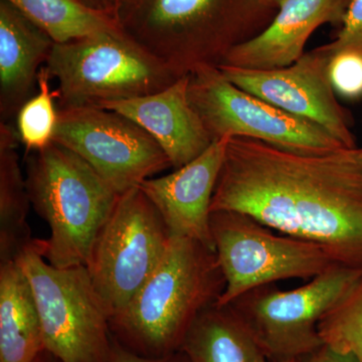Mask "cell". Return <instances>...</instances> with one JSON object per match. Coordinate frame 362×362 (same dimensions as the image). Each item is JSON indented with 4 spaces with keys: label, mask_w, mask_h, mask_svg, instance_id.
Wrapping results in <instances>:
<instances>
[{
    "label": "cell",
    "mask_w": 362,
    "mask_h": 362,
    "mask_svg": "<svg viewBox=\"0 0 362 362\" xmlns=\"http://www.w3.org/2000/svg\"><path fill=\"white\" fill-rule=\"evenodd\" d=\"M170 238L160 214L139 187L119 195L86 264L109 319L125 308L156 270Z\"/></svg>",
    "instance_id": "obj_10"
},
{
    "label": "cell",
    "mask_w": 362,
    "mask_h": 362,
    "mask_svg": "<svg viewBox=\"0 0 362 362\" xmlns=\"http://www.w3.org/2000/svg\"><path fill=\"white\" fill-rule=\"evenodd\" d=\"M90 6L98 8L106 9L116 14L117 7L120 4V0H85Z\"/></svg>",
    "instance_id": "obj_27"
},
{
    "label": "cell",
    "mask_w": 362,
    "mask_h": 362,
    "mask_svg": "<svg viewBox=\"0 0 362 362\" xmlns=\"http://www.w3.org/2000/svg\"><path fill=\"white\" fill-rule=\"evenodd\" d=\"M220 211L247 214L362 268V147L303 154L230 137L211 199V213Z\"/></svg>",
    "instance_id": "obj_1"
},
{
    "label": "cell",
    "mask_w": 362,
    "mask_h": 362,
    "mask_svg": "<svg viewBox=\"0 0 362 362\" xmlns=\"http://www.w3.org/2000/svg\"><path fill=\"white\" fill-rule=\"evenodd\" d=\"M16 128L0 122V263L14 261L32 245L28 214L32 206L21 173Z\"/></svg>",
    "instance_id": "obj_19"
},
{
    "label": "cell",
    "mask_w": 362,
    "mask_h": 362,
    "mask_svg": "<svg viewBox=\"0 0 362 362\" xmlns=\"http://www.w3.org/2000/svg\"><path fill=\"white\" fill-rule=\"evenodd\" d=\"M189 75L147 96L105 104L146 131L165 152L173 168L194 160L214 141L188 98Z\"/></svg>",
    "instance_id": "obj_15"
},
{
    "label": "cell",
    "mask_w": 362,
    "mask_h": 362,
    "mask_svg": "<svg viewBox=\"0 0 362 362\" xmlns=\"http://www.w3.org/2000/svg\"><path fill=\"white\" fill-rule=\"evenodd\" d=\"M330 54L328 75L335 94L347 100L361 99L362 52L354 49H344Z\"/></svg>",
    "instance_id": "obj_23"
},
{
    "label": "cell",
    "mask_w": 362,
    "mask_h": 362,
    "mask_svg": "<svg viewBox=\"0 0 362 362\" xmlns=\"http://www.w3.org/2000/svg\"><path fill=\"white\" fill-rule=\"evenodd\" d=\"M262 6L268 7V8H277L279 4L283 1V0H257Z\"/></svg>",
    "instance_id": "obj_29"
},
{
    "label": "cell",
    "mask_w": 362,
    "mask_h": 362,
    "mask_svg": "<svg viewBox=\"0 0 362 362\" xmlns=\"http://www.w3.org/2000/svg\"><path fill=\"white\" fill-rule=\"evenodd\" d=\"M51 73L42 66L37 76V90L16 115V131L25 156L54 142L59 119L58 90L51 88Z\"/></svg>",
    "instance_id": "obj_21"
},
{
    "label": "cell",
    "mask_w": 362,
    "mask_h": 362,
    "mask_svg": "<svg viewBox=\"0 0 362 362\" xmlns=\"http://www.w3.org/2000/svg\"><path fill=\"white\" fill-rule=\"evenodd\" d=\"M107 362H189L182 351H177L170 356L163 357H147L135 354L126 349L118 340L113 337L112 351Z\"/></svg>",
    "instance_id": "obj_25"
},
{
    "label": "cell",
    "mask_w": 362,
    "mask_h": 362,
    "mask_svg": "<svg viewBox=\"0 0 362 362\" xmlns=\"http://www.w3.org/2000/svg\"><path fill=\"white\" fill-rule=\"evenodd\" d=\"M318 332L323 344L362 362V277L324 314Z\"/></svg>",
    "instance_id": "obj_22"
},
{
    "label": "cell",
    "mask_w": 362,
    "mask_h": 362,
    "mask_svg": "<svg viewBox=\"0 0 362 362\" xmlns=\"http://www.w3.org/2000/svg\"><path fill=\"white\" fill-rule=\"evenodd\" d=\"M225 288L216 252L197 240L171 235L156 270L110 319L112 335L140 356H170L180 351L192 324L218 303Z\"/></svg>",
    "instance_id": "obj_2"
},
{
    "label": "cell",
    "mask_w": 362,
    "mask_h": 362,
    "mask_svg": "<svg viewBox=\"0 0 362 362\" xmlns=\"http://www.w3.org/2000/svg\"><path fill=\"white\" fill-rule=\"evenodd\" d=\"M362 277V268L337 265L293 290L276 284L254 288L228 303L268 361L303 359L323 345L324 314Z\"/></svg>",
    "instance_id": "obj_7"
},
{
    "label": "cell",
    "mask_w": 362,
    "mask_h": 362,
    "mask_svg": "<svg viewBox=\"0 0 362 362\" xmlns=\"http://www.w3.org/2000/svg\"><path fill=\"white\" fill-rule=\"evenodd\" d=\"M25 156L30 204L49 228L47 239H35V249L56 268L86 266L119 194L82 157L58 143Z\"/></svg>",
    "instance_id": "obj_4"
},
{
    "label": "cell",
    "mask_w": 362,
    "mask_h": 362,
    "mask_svg": "<svg viewBox=\"0 0 362 362\" xmlns=\"http://www.w3.org/2000/svg\"><path fill=\"white\" fill-rule=\"evenodd\" d=\"M54 142L82 157L119 195L173 168L146 131L127 117L100 107L59 108Z\"/></svg>",
    "instance_id": "obj_11"
},
{
    "label": "cell",
    "mask_w": 362,
    "mask_h": 362,
    "mask_svg": "<svg viewBox=\"0 0 362 362\" xmlns=\"http://www.w3.org/2000/svg\"><path fill=\"white\" fill-rule=\"evenodd\" d=\"M351 0H283L278 13L258 35L233 47L223 63L271 70L294 64L307 40L324 23L342 25Z\"/></svg>",
    "instance_id": "obj_14"
},
{
    "label": "cell",
    "mask_w": 362,
    "mask_h": 362,
    "mask_svg": "<svg viewBox=\"0 0 362 362\" xmlns=\"http://www.w3.org/2000/svg\"><path fill=\"white\" fill-rule=\"evenodd\" d=\"M302 362H359L352 354L338 350L323 344L320 349L301 359Z\"/></svg>",
    "instance_id": "obj_26"
},
{
    "label": "cell",
    "mask_w": 362,
    "mask_h": 362,
    "mask_svg": "<svg viewBox=\"0 0 362 362\" xmlns=\"http://www.w3.org/2000/svg\"><path fill=\"white\" fill-rule=\"evenodd\" d=\"M324 47L330 52L344 49L362 52V0H351L337 39Z\"/></svg>",
    "instance_id": "obj_24"
},
{
    "label": "cell",
    "mask_w": 362,
    "mask_h": 362,
    "mask_svg": "<svg viewBox=\"0 0 362 362\" xmlns=\"http://www.w3.org/2000/svg\"><path fill=\"white\" fill-rule=\"evenodd\" d=\"M33 242L16 259L33 288L45 351L59 362H107L113 345L110 319L87 267L49 265Z\"/></svg>",
    "instance_id": "obj_6"
},
{
    "label": "cell",
    "mask_w": 362,
    "mask_h": 362,
    "mask_svg": "<svg viewBox=\"0 0 362 362\" xmlns=\"http://www.w3.org/2000/svg\"><path fill=\"white\" fill-rule=\"evenodd\" d=\"M211 230L226 288L218 304L286 279L311 280L341 265L327 250L308 240L276 233L247 214H211Z\"/></svg>",
    "instance_id": "obj_8"
},
{
    "label": "cell",
    "mask_w": 362,
    "mask_h": 362,
    "mask_svg": "<svg viewBox=\"0 0 362 362\" xmlns=\"http://www.w3.org/2000/svg\"><path fill=\"white\" fill-rule=\"evenodd\" d=\"M54 42L6 0H0V122L8 123L35 94Z\"/></svg>",
    "instance_id": "obj_16"
},
{
    "label": "cell",
    "mask_w": 362,
    "mask_h": 362,
    "mask_svg": "<svg viewBox=\"0 0 362 362\" xmlns=\"http://www.w3.org/2000/svg\"><path fill=\"white\" fill-rule=\"evenodd\" d=\"M188 98L214 142L247 137L303 154L349 148L317 124L237 87L218 66H202L189 74Z\"/></svg>",
    "instance_id": "obj_9"
},
{
    "label": "cell",
    "mask_w": 362,
    "mask_h": 362,
    "mask_svg": "<svg viewBox=\"0 0 362 362\" xmlns=\"http://www.w3.org/2000/svg\"><path fill=\"white\" fill-rule=\"evenodd\" d=\"M44 351L30 281L18 259L0 263V362H32Z\"/></svg>",
    "instance_id": "obj_17"
},
{
    "label": "cell",
    "mask_w": 362,
    "mask_h": 362,
    "mask_svg": "<svg viewBox=\"0 0 362 362\" xmlns=\"http://www.w3.org/2000/svg\"><path fill=\"white\" fill-rule=\"evenodd\" d=\"M228 139L214 142L194 160L168 175L150 177L139 187L171 235L197 240L214 252L211 204Z\"/></svg>",
    "instance_id": "obj_13"
},
{
    "label": "cell",
    "mask_w": 362,
    "mask_h": 362,
    "mask_svg": "<svg viewBox=\"0 0 362 362\" xmlns=\"http://www.w3.org/2000/svg\"><path fill=\"white\" fill-rule=\"evenodd\" d=\"M326 47L304 52L292 65L271 70L240 68L226 64L218 69L230 82L250 94L306 119L328 131L344 146H357L349 111L338 102L331 86Z\"/></svg>",
    "instance_id": "obj_12"
},
{
    "label": "cell",
    "mask_w": 362,
    "mask_h": 362,
    "mask_svg": "<svg viewBox=\"0 0 362 362\" xmlns=\"http://www.w3.org/2000/svg\"><path fill=\"white\" fill-rule=\"evenodd\" d=\"M181 351L189 362H269L230 305L214 304L192 324Z\"/></svg>",
    "instance_id": "obj_18"
},
{
    "label": "cell",
    "mask_w": 362,
    "mask_h": 362,
    "mask_svg": "<svg viewBox=\"0 0 362 362\" xmlns=\"http://www.w3.org/2000/svg\"><path fill=\"white\" fill-rule=\"evenodd\" d=\"M45 66L58 82L59 108L102 107L147 96L181 78L124 33L54 44Z\"/></svg>",
    "instance_id": "obj_5"
},
{
    "label": "cell",
    "mask_w": 362,
    "mask_h": 362,
    "mask_svg": "<svg viewBox=\"0 0 362 362\" xmlns=\"http://www.w3.org/2000/svg\"><path fill=\"white\" fill-rule=\"evenodd\" d=\"M283 362H302L301 359H291V361H286Z\"/></svg>",
    "instance_id": "obj_30"
},
{
    "label": "cell",
    "mask_w": 362,
    "mask_h": 362,
    "mask_svg": "<svg viewBox=\"0 0 362 362\" xmlns=\"http://www.w3.org/2000/svg\"><path fill=\"white\" fill-rule=\"evenodd\" d=\"M266 9L257 0H120L116 18L126 35L182 77L221 65L258 35Z\"/></svg>",
    "instance_id": "obj_3"
},
{
    "label": "cell",
    "mask_w": 362,
    "mask_h": 362,
    "mask_svg": "<svg viewBox=\"0 0 362 362\" xmlns=\"http://www.w3.org/2000/svg\"><path fill=\"white\" fill-rule=\"evenodd\" d=\"M32 362H59L58 359L56 358V357L52 356L51 354H49L47 351L42 352V354H40L39 356L37 357V358L35 359V361H33Z\"/></svg>",
    "instance_id": "obj_28"
},
{
    "label": "cell",
    "mask_w": 362,
    "mask_h": 362,
    "mask_svg": "<svg viewBox=\"0 0 362 362\" xmlns=\"http://www.w3.org/2000/svg\"><path fill=\"white\" fill-rule=\"evenodd\" d=\"M47 33L64 44L98 33H124L116 14L85 0H6Z\"/></svg>",
    "instance_id": "obj_20"
}]
</instances>
